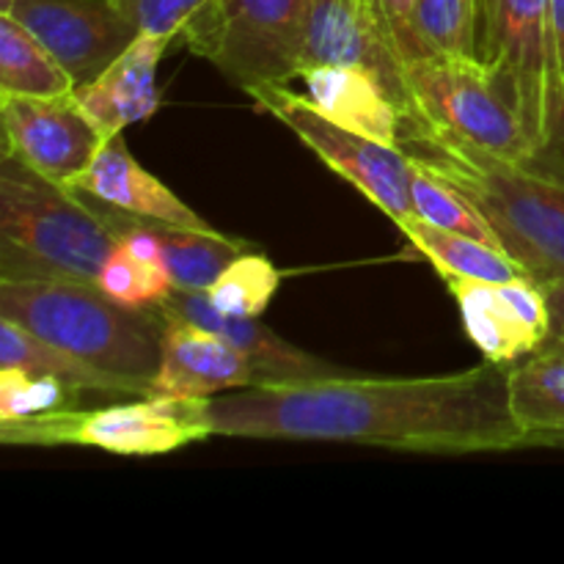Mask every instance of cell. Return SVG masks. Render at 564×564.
<instances>
[{
    "mask_svg": "<svg viewBox=\"0 0 564 564\" xmlns=\"http://www.w3.org/2000/svg\"><path fill=\"white\" fill-rule=\"evenodd\" d=\"M312 66H356L411 110L405 61L391 39L380 0H312L297 42V77Z\"/></svg>",
    "mask_w": 564,
    "mask_h": 564,
    "instance_id": "obj_10",
    "label": "cell"
},
{
    "mask_svg": "<svg viewBox=\"0 0 564 564\" xmlns=\"http://www.w3.org/2000/svg\"><path fill=\"white\" fill-rule=\"evenodd\" d=\"M479 61L543 152L560 102L549 0H479Z\"/></svg>",
    "mask_w": 564,
    "mask_h": 564,
    "instance_id": "obj_7",
    "label": "cell"
},
{
    "mask_svg": "<svg viewBox=\"0 0 564 564\" xmlns=\"http://www.w3.org/2000/svg\"><path fill=\"white\" fill-rule=\"evenodd\" d=\"M174 39L141 36L86 86L75 88V99L105 138L121 135L127 124H138L154 116L163 105L158 86V66Z\"/></svg>",
    "mask_w": 564,
    "mask_h": 564,
    "instance_id": "obj_16",
    "label": "cell"
},
{
    "mask_svg": "<svg viewBox=\"0 0 564 564\" xmlns=\"http://www.w3.org/2000/svg\"><path fill=\"white\" fill-rule=\"evenodd\" d=\"M80 394V389L66 386L53 375H31L14 367H0V422L77 408Z\"/></svg>",
    "mask_w": 564,
    "mask_h": 564,
    "instance_id": "obj_28",
    "label": "cell"
},
{
    "mask_svg": "<svg viewBox=\"0 0 564 564\" xmlns=\"http://www.w3.org/2000/svg\"><path fill=\"white\" fill-rule=\"evenodd\" d=\"M551 36H554L556 83H560V102H564V0H549Z\"/></svg>",
    "mask_w": 564,
    "mask_h": 564,
    "instance_id": "obj_31",
    "label": "cell"
},
{
    "mask_svg": "<svg viewBox=\"0 0 564 564\" xmlns=\"http://www.w3.org/2000/svg\"><path fill=\"white\" fill-rule=\"evenodd\" d=\"M312 0H209L180 42L242 91L297 77V42Z\"/></svg>",
    "mask_w": 564,
    "mask_h": 564,
    "instance_id": "obj_6",
    "label": "cell"
},
{
    "mask_svg": "<svg viewBox=\"0 0 564 564\" xmlns=\"http://www.w3.org/2000/svg\"><path fill=\"white\" fill-rule=\"evenodd\" d=\"M3 152L25 163L44 180L69 187L102 152L105 132L88 119L75 91L58 97L0 94Z\"/></svg>",
    "mask_w": 564,
    "mask_h": 564,
    "instance_id": "obj_11",
    "label": "cell"
},
{
    "mask_svg": "<svg viewBox=\"0 0 564 564\" xmlns=\"http://www.w3.org/2000/svg\"><path fill=\"white\" fill-rule=\"evenodd\" d=\"M97 286L127 308H154L174 292L165 262L141 257L121 240L105 259Z\"/></svg>",
    "mask_w": 564,
    "mask_h": 564,
    "instance_id": "obj_24",
    "label": "cell"
},
{
    "mask_svg": "<svg viewBox=\"0 0 564 564\" xmlns=\"http://www.w3.org/2000/svg\"><path fill=\"white\" fill-rule=\"evenodd\" d=\"M306 97L336 124L356 130L372 141L397 147L402 130V110L369 72L356 66H312L301 72Z\"/></svg>",
    "mask_w": 564,
    "mask_h": 564,
    "instance_id": "obj_18",
    "label": "cell"
},
{
    "mask_svg": "<svg viewBox=\"0 0 564 564\" xmlns=\"http://www.w3.org/2000/svg\"><path fill=\"white\" fill-rule=\"evenodd\" d=\"M119 246L108 209L44 180L3 152L0 158V281H83Z\"/></svg>",
    "mask_w": 564,
    "mask_h": 564,
    "instance_id": "obj_3",
    "label": "cell"
},
{
    "mask_svg": "<svg viewBox=\"0 0 564 564\" xmlns=\"http://www.w3.org/2000/svg\"><path fill=\"white\" fill-rule=\"evenodd\" d=\"M213 435L253 441H325L424 455L521 449L510 411L507 364L433 378H341L268 383L204 405Z\"/></svg>",
    "mask_w": 564,
    "mask_h": 564,
    "instance_id": "obj_1",
    "label": "cell"
},
{
    "mask_svg": "<svg viewBox=\"0 0 564 564\" xmlns=\"http://www.w3.org/2000/svg\"><path fill=\"white\" fill-rule=\"evenodd\" d=\"M110 3L138 28V33L176 42L207 9L209 0H110Z\"/></svg>",
    "mask_w": 564,
    "mask_h": 564,
    "instance_id": "obj_29",
    "label": "cell"
},
{
    "mask_svg": "<svg viewBox=\"0 0 564 564\" xmlns=\"http://www.w3.org/2000/svg\"><path fill=\"white\" fill-rule=\"evenodd\" d=\"M460 312L463 328L485 361L512 364L551 339V312L543 286L529 279L488 284L444 279Z\"/></svg>",
    "mask_w": 564,
    "mask_h": 564,
    "instance_id": "obj_13",
    "label": "cell"
},
{
    "mask_svg": "<svg viewBox=\"0 0 564 564\" xmlns=\"http://www.w3.org/2000/svg\"><path fill=\"white\" fill-rule=\"evenodd\" d=\"M411 165V202L416 218L427 220V224L438 226V229L457 231V235H468L474 237V240H482L488 242V246L501 248L494 226L479 215V209L474 207L468 198H463L460 193L452 191L449 185H444V182L435 180L433 174L419 169L416 163ZM501 251H505V248H501Z\"/></svg>",
    "mask_w": 564,
    "mask_h": 564,
    "instance_id": "obj_26",
    "label": "cell"
},
{
    "mask_svg": "<svg viewBox=\"0 0 564 564\" xmlns=\"http://www.w3.org/2000/svg\"><path fill=\"white\" fill-rule=\"evenodd\" d=\"M152 224L160 237L174 290L207 292L237 257L251 251L246 240L226 237L215 229H185V226H169L158 220Z\"/></svg>",
    "mask_w": 564,
    "mask_h": 564,
    "instance_id": "obj_22",
    "label": "cell"
},
{
    "mask_svg": "<svg viewBox=\"0 0 564 564\" xmlns=\"http://www.w3.org/2000/svg\"><path fill=\"white\" fill-rule=\"evenodd\" d=\"M9 14L64 66L75 88L97 80L141 36L110 0H14Z\"/></svg>",
    "mask_w": 564,
    "mask_h": 564,
    "instance_id": "obj_12",
    "label": "cell"
},
{
    "mask_svg": "<svg viewBox=\"0 0 564 564\" xmlns=\"http://www.w3.org/2000/svg\"><path fill=\"white\" fill-rule=\"evenodd\" d=\"M545 297H549L551 312V336L564 341V281L545 286Z\"/></svg>",
    "mask_w": 564,
    "mask_h": 564,
    "instance_id": "obj_33",
    "label": "cell"
},
{
    "mask_svg": "<svg viewBox=\"0 0 564 564\" xmlns=\"http://www.w3.org/2000/svg\"><path fill=\"white\" fill-rule=\"evenodd\" d=\"M540 158L551 160V163L564 169V102H556L554 119H551L549 143H545V149L540 152Z\"/></svg>",
    "mask_w": 564,
    "mask_h": 564,
    "instance_id": "obj_32",
    "label": "cell"
},
{
    "mask_svg": "<svg viewBox=\"0 0 564 564\" xmlns=\"http://www.w3.org/2000/svg\"><path fill=\"white\" fill-rule=\"evenodd\" d=\"M248 97L301 138L330 171L361 191L394 226L416 218L411 202L413 165L400 147H386L356 130L336 124L319 113L308 97L286 88V83H259L246 88Z\"/></svg>",
    "mask_w": 564,
    "mask_h": 564,
    "instance_id": "obj_8",
    "label": "cell"
},
{
    "mask_svg": "<svg viewBox=\"0 0 564 564\" xmlns=\"http://www.w3.org/2000/svg\"><path fill=\"white\" fill-rule=\"evenodd\" d=\"M527 446H549V449H564V433L532 435V438H527L523 449H527Z\"/></svg>",
    "mask_w": 564,
    "mask_h": 564,
    "instance_id": "obj_34",
    "label": "cell"
},
{
    "mask_svg": "<svg viewBox=\"0 0 564 564\" xmlns=\"http://www.w3.org/2000/svg\"><path fill=\"white\" fill-rule=\"evenodd\" d=\"M419 31L433 55L479 58V0H419Z\"/></svg>",
    "mask_w": 564,
    "mask_h": 564,
    "instance_id": "obj_27",
    "label": "cell"
},
{
    "mask_svg": "<svg viewBox=\"0 0 564 564\" xmlns=\"http://www.w3.org/2000/svg\"><path fill=\"white\" fill-rule=\"evenodd\" d=\"M69 191L97 198L105 207L121 209V213L141 215V218L158 220L169 226H185V229H213L196 209L187 207L171 187L154 174H149L130 152H127L121 135L110 138L91 163V169L77 176Z\"/></svg>",
    "mask_w": 564,
    "mask_h": 564,
    "instance_id": "obj_17",
    "label": "cell"
},
{
    "mask_svg": "<svg viewBox=\"0 0 564 564\" xmlns=\"http://www.w3.org/2000/svg\"><path fill=\"white\" fill-rule=\"evenodd\" d=\"M405 80L413 102L408 113H419L499 158H538L521 119L479 58L427 55L408 61Z\"/></svg>",
    "mask_w": 564,
    "mask_h": 564,
    "instance_id": "obj_9",
    "label": "cell"
},
{
    "mask_svg": "<svg viewBox=\"0 0 564 564\" xmlns=\"http://www.w3.org/2000/svg\"><path fill=\"white\" fill-rule=\"evenodd\" d=\"M163 352L149 380V397L213 400L229 389L262 386L257 367L218 334L187 319L163 317Z\"/></svg>",
    "mask_w": 564,
    "mask_h": 564,
    "instance_id": "obj_14",
    "label": "cell"
},
{
    "mask_svg": "<svg viewBox=\"0 0 564 564\" xmlns=\"http://www.w3.org/2000/svg\"><path fill=\"white\" fill-rule=\"evenodd\" d=\"M0 317L149 397L163 352V314L127 308L83 281H0Z\"/></svg>",
    "mask_w": 564,
    "mask_h": 564,
    "instance_id": "obj_4",
    "label": "cell"
},
{
    "mask_svg": "<svg viewBox=\"0 0 564 564\" xmlns=\"http://www.w3.org/2000/svg\"><path fill=\"white\" fill-rule=\"evenodd\" d=\"M507 394L523 444L532 435L564 433V341L551 336L543 347L507 364Z\"/></svg>",
    "mask_w": 564,
    "mask_h": 564,
    "instance_id": "obj_19",
    "label": "cell"
},
{
    "mask_svg": "<svg viewBox=\"0 0 564 564\" xmlns=\"http://www.w3.org/2000/svg\"><path fill=\"white\" fill-rule=\"evenodd\" d=\"M75 91L64 66L11 14H0V94L58 97Z\"/></svg>",
    "mask_w": 564,
    "mask_h": 564,
    "instance_id": "obj_23",
    "label": "cell"
},
{
    "mask_svg": "<svg viewBox=\"0 0 564 564\" xmlns=\"http://www.w3.org/2000/svg\"><path fill=\"white\" fill-rule=\"evenodd\" d=\"M204 405L207 400L138 397L99 411L64 408L0 422V441L6 446H88L121 457L169 455L213 435Z\"/></svg>",
    "mask_w": 564,
    "mask_h": 564,
    "instance_id": "obj_5",
    "label": "cell"
},
{
    "mask_svg": "<svg viewBox=\"0 0 564 564\" xmlns=\"http://www.w3.org/2000/svg\"><path fill=\"white\" fill-rule=\"evenodd\" d=\"M0 367H14L31 375H53L66 386L80 389L83 394L138 397L135 389L116 375L69 356L66 350L50 345L42 336L6 317H0Z\"/></svg>",
    "mask_w": 564,
    "mask_h": 564,
    "instance_id": "obj_21",
    "label": "cell"
},
{
    "mask_svg": "<svg viewBox=\"0 0 564 564\" xmlns=\"http://www.w3.org/2000/svg\"><path fill=\"white\" fill-rule=\"evenodd\" d=\"M397 147L479 209L529 281L543 290L564 281V169L540 154H490L419 113H402Z\"/></svg>",
    "mask_w": 564,
    "mask_h": 564,
    "instance_id": "obj_2",
    "label": "cell"
},
{
    "mask_svg": "<svg viewBox=\"0 0 564 564\" xmlns=\"http://www.w3.org/2000/svg\"><path fill=\"white\" fill-rule=\"evenodd\" d=\"M397 229L438 270L441 279H471L488 281V284H507V281L529 279L521 270V264L507 257L501 248L474 240L468 235L438 229V226L427 224L422 218L405 220Z\"/></svg>",
    "mask_w": 564,
    "mask_h": 564,
    "instance_id": "obj_20",
    "label": "cell"
},
{
    "mask_svg": "<svg viewBox=\"0 0 564 564\" xmlns=\"http://www.w3.org/2000/svg\"><path fill=\"white\" fill-rule=\"evenodd\" d=\"M158 312L163 317L187 319V323L213 330L220 339L229 341L235 350H240L257 367L262 386L356 375L352 369L339 367L334 361H325V358L314 356V352L290 345L281 336H275L268 325L259 323L257 317H235V314L218 312L209 303L207 292L174 290L160 303Z\"/></svg>",
    "mask_w": 564,
    "mask_h": 564,
    "instance_id": "obj_15",
    "label": "cell"
},
{
    "mask_svg": "<svg viewBox=\"0 0 564 564\" xmlns=\"http://www.w3.org/2000/svg\"><path fill=\"white\" fill-rule=\"evenodd\" d=\"M281 279V270L264 253L246 251L220 273V279L207 290V297L224 314L259 317L273 301Z\"/></svg>",
    "mask_w": 564,
    "mask_h": 564,
    "instance_id": "obj_25",
    "label": "cell"
},
{
    "mask_svg": "<svg viewBox=\"0 0 564 564\" xmlns=\"http://www.w3.org/2000/svg\"><path fill=\"white\" fill-rule=\"evenodd\" d=\"M380 9L405 64L433 55L419 31V0H380Z\"/></svg>",
    "mask_w": 564,
    "mask_h": 564,
    "instance_id": "obj_30",
    "label": "cell"
}]
</instances>
